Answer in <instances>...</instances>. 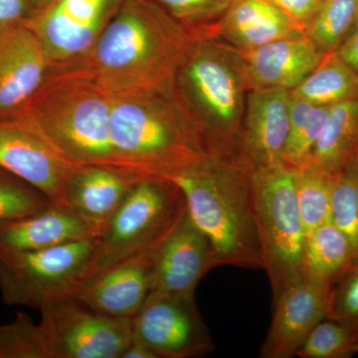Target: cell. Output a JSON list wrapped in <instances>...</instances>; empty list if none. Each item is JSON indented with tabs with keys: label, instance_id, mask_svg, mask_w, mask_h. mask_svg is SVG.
<instances>
[{
	"label": "cell",
	"instance_id": "f1b7e54d",
	"mask_svg": "<svg viewBox=\"0 0 358 358\" xmlns=\"http://www.w3.org/2000/svg\"><path fill=\"white\" fill-rule=\"evenodd\" d=\"M357 353V329L338 320L324 319L313 329L296 357L350 358Z\"/></svg>",
	"mask_w": 358,
	"mask_h": 358
},
{
	"label": "cell",
	"instance_id": "ba28073f",
	"mask_svg": "<svg viewBox=\"0 0 358 358\" xmlns=\"http://www.w3.org/2000/svg\"><path fill=\"white\" fill-rule=\"evenodd\" d=\"M96 237L26 252L0 253V296L8 307L40 310L74 296L90 277Z\"/></svg>",
	"mask_w": 358,
	"mask_h": 358
},
{
	"label": "cell",
	"instance_id": "8992f818",
	"mask_svg": "<svg viewBox=\"0 0 358 358\" xmlns=\"http://www.w3.org/2000/svg\"><path fill=\"white\" fill-rule=\"evenodd\" d=\"M186 209L185 194L173 181L154 176L141 178L96 237L90 277L129 257L157 249Z\"/></svg>",
	"mask_w": 358,
	"mask_h": 358
},
{
	"label": "cell",
	"instance_id": "277c9868",
	"mask_svg": "<svg viewBox=\"0 0 358 358\" xmlns=\"http://www.w3.org/2000/svg\"><path fill=\"white\" fill-rule=\"evenodd\" d=\"M169 180L185 194L190 217L208 238L220 266L263 268L251 171L239 157L208 154Z\"/></svg>",
	"mask_w": 358,
	"mask_h": 358
},
{
	"label": "cell",
	"instance_id": "836d02e7",
	"mask_svg": "<svg viewBox=\"0 0 358 358\" xmlns=\"http://www.w3.org/2000/svg\"><path fill=\"white\" fill-rule=\"evenodd\" d=\"M277 6L296 27L305 30L322 0H268Z\"/></svg>",
	"mask_w": 358,
	"mask_h": 358
},
{
	"label": "cell",
	"instance_id": "ffe728a7",
	"mask_svg": "<svg viewBox=\"0 0 358 358\" xmlns=\"http://www.w3.org/2000/svg\"><path fill=\"white\" fill-rule=\"evenodd\" d=\"M208 30L211 37L249 51L301 29L268 0H232Z\"/></svg>",
	"mask_w": 358,
	"mask_h": 358
},
{
	"label": "cell",
	"instance_id": "603a6c76",
	"mask_svg": "<svg viewBox=\"0 0 358 358\" xmlns=\"http://www.w3.org/2000/svg\"><path fill=\"white\" fill-rule=\"evenodd\" d=\"M358 155V98L329 107L308 166L334 176Z\"/></svg>",
	"mask_w": 358,
	"mask_h": 358
},
{
	"label": "cell",
	"instance_id": "6da1fadb",
	"mask_svg": "<svg viewBox=\"0 0 358 358\" xmlns=\"http://www.w3.org/2000/svg\"><path fill=\"white\" fill-rule=\"evenodd\" d=\"M204 35L154 0H120L91 51L67 69L82 71L113 95L167 91Z\"/></svg>",
	"mask_w": 358,
	"mask_h": 358
},
{
	"label": "cell",
	"instance_id": "9a60e30c",
	"mask_svg": "<svg viewBox=\"0 0 358 358\" xmlns=\"http://www.w3.org/2000/svg\"><path fill=\"white\" fill-rule=\"evenodd\" d=\"M49 73L43 45L24 21L0 28V119L22 109Z\"/></svg>",
	"mask_w": 358,
	"mask_h": 358
},
{
	"label": "cell",
	"instance_id": "d6a6232c",
	"mask_svg": "<svg viewBox=\"0 0 358 358\" xmlns=\"http://www.w3.org/2000/svg\"><path fill=\"white\" fill-rule=\"evenodd\" d=\"M176 20L193 28L217 21L232 0H154Z\"/></svg>",
	"mask_w": 358,
	"mask_h": 358
},
{
	"label": "cell",
	"instance_id": "5b68a950",
	"mask_svg": "<svg viewBox=\"0 0 358 358\" xmlns=\"http://www.w3.org/2000/svg\"><path fill=\"white\" fill-rule=\"evenodd\" d=\"M174 89L208 154L237 157L248 87L239 51L204 35L179 68Z\"/></svg>",
	"mask_w": 358,
	"mask_h": 358
},
{
	"label": "cell",
	"instance_id": "7a4b0ae2",
	"mask_svg": "<svg viewBox=\"0 0 358 358\" xmlns=\"http://www.w3.org/2000/svg\"><path fill=\"white\" fill-rule=\"evenodd\" d=\"M110 141L117 169L171 179L208 155L176 89L114 95Z\"/></svg>",
	"mask_w": 358,
	"mask_h": 358
},
{
	"label": "cell",
	"instance_id": "52a82bcc",
	"mask_svg": "<svg viewBox=\"0 0 358 358\" xmlns=\"http://www.w3.org/2000/svg\"><path fill=\"white\" fill-rule=\"evenodd\" d=\"M257 232L273 296L303 278L306 232L296 204L294 171L286 164L251 173Z\"/></svg>",
	"mask_w": 358,
	"mask_h": 358
},
{
	"label": "cell",
	"instance_id": "ac0fdd59",
	"mask_svg": "<svg viewBox=\"0 0 358 358\" xmlns=\"http://www.w3.org/2000/svg\"><path fill=\"white\" fill-rule=\"evenodd\" d=\"M238 51L248 90L292 91L315 69L324 56L303 30L253 50Z\"/></svg>",
	"mask_w": 358,
	"mask_h": 358
},
{
	"label": "cell",
	"instance_id": "9c48e42d",
	"mask_svg": "<svg viewBox=\"0 0 358 358\" xmlns=\"http://www.w3.org/2000/svg\"><path fill=\"white\" fill-rule=\"evenodd\" d=\"M40 313L51 358H121L133 341V320L103 315L73 296Z\"/></svg>",
	"mask_w": 358,
	"mask_h": 358
},
{
	"label": "cell",
	"instance_id": "d6986e66",
	"mask_svg": "<svg viewBox=\"0 0 358 358\" xmlns=\"http://www.w3.org/2000/svg\"><path fill=\"white\" fill-rule=\"evenodd\" d=\"M143 176L110 167H80L68 181L65 206L100 234L131 188Z\"/></svg>",
	"mask_w": 358,
	"mask_h": 358
},
{
	"label": "cell",
	"instance_id": "d590c367",
	"mask_svg": "<svg viewBox=\"0 0 358 358\" xmlns=\"http://www.w3.org/2000/svg\"><path fill=\"white\" fill-rule=\"evenodd\" d=\"M334 54L358 78V25Z\"/></svg>",
	"mask_w": 358,
	"mask_h": 358
},
{
	"label": "cell",
	"instance_id": "f546056e",
	"mask_svg": "<svg viewBox=\"0 0 358 358\" xmlns=\"http://www.w3.org/2000/svg\"><path fill=\"white\" fill-rule=\"evenodd\" d=\"M0 358H51L41 324L21 312L13 322L0 324Z\"/></svg>",
	"mask_w": 358,
	"mask_h": 358
},
{
	"label": "cell",
	"instance_id": "3957f363",
	"mask_svg": "<svg viewBox=\"0 0 358 358\" xmlns=\"http://www.w3.org/2000/svg\"><path fill=\"white\" fill-rule=\"evenodd\" d=\"M114 95L82 71H51L13 117L78 167L117 169L110 141Z\"/></svg>",
	"mask_w": 358,
	"mask_h": 358
},
{
	"label": "cell",
	"instance_id": "7402d4cb",
	"mask_svg": "<svg viewBox=\"0 0 358 358\" xmlns=\"http://www.w3.org/2000/svg\"><path fill=\"white\" fill-rule=\"evenodd\" d=\"M355 260L348 238L331 221L306 237L303 278L315 286L331 291Z\"/></svg>",
	"mask_w": 358,
	"mask_h": 358
},
{
	"label": "cell",
	"instance_id": "484cf974",
	"mask_svg": "<svg viewBox=\"0 0 358 358\" xmlns=\"http://www.w3.org/2000/svg\"><path fill=\"white\" fill-rule=\"evenodd\" d=\"M358 25V0H322L305 31L322 54L334 53Z\"/></svg>",
	"mask_w": 358,
	"mask_h": 358
},
{
	"label": "cell",
	"instance_id": "7c38bea8",
	"mask_svg": "<svg viewBox=\"0 0 358 358\" xmlns=\"http://www.w3.org/2000/svg\"><path fill=\"white\" fill-rule=\"evenodd\" d=\"M78 169L20 120L0 119V169L36 188L52 204L65 206L66 187Z\"/></svg>",
	"mask_w": 358,
	"mask_h": 358
},
{
	"label": "cell",
	"instance_id": "2e32d148",
	"mask_svg": "<svg viewBox=\"0 0 358 358\" xmlns=\"http://www.w3.org/2000/svg\"><path fill=\"white\" fill-rule=\"evenodd\" d=\"M155 250L103 268L81 285L73 298L110 317L133 319L152 291Z\"/></svg>",
	"mask_w": 358,
	"mask_h": 358
},
{
	"label": "cell",
	"instance_id": "4316f807",
	"mask_svg": "<svg viewBox=\"0 0 358 358\" xmlns=\"http://www.w3.org/2000/svg\"><path fill=\"white\" fill-rule=\"evenodd\" d=\"M294 171L296 204L307 237L331 221L333 176L310 166Z\"/></svg>",
	"mask_w": 358,
	"mask_h": 358
},
{
	"label": "cell",
	"instance_id": "83f0119b",
	"mask_svg": "<svg viewBox=\"0 0 358 358\" xmlns=\"http://www.w3.org/2000/svg\"><path fill=\"white\" fill-rule=\"evenodd\" d=\"M331 221L348 238L358 259V155L333 176Z\"/></svg>",
	"mask_w": 358,
	"mask_h": 358
},
{
	"label": "cell",
	"instance_id": "8d00e7d4",
	"mask_svg": "<svg viewBox=\"0 0 358 358\" xmlns=\"http://www.w3.org/2000/svg\"><path fill=\"white\" fill-rule=\"evenodd\" d=\"M121 358H157L147 346L138 341H131L128 348L122 353Z\"/></svg>",
	"mask_w": 358,
	"mask_h": 358
},
{
	"label": "cell",
	"instance_id": "74e56055",
	"mask_svg": "<svg viewBox=\"0 0 358 358\" xmlns=\"http://www.w3.org/2000/svg\"><path fill=\"white\" fill-rule=\"evenodd\" d=\"M46 1H47V0H39L38 6H39V4L44 3V2H46Z\"/></svg>",
	"mask_w": 358,
	"mask_h": 358
},
{
	"label": "cell",
	"instance_id": "cb8c5ba5",
	"mask_svg": "<svg viewBox=\"0 0 358 358\" xmlns=\"http://www.w3.org/2000/svg\"><path fill=\"white\" fill-rule=\"evenodd\" d=\"M294 98L313 106L331 107L358 98V78L336 54H326L315 69L291 91Z\"/></svg>",
	"mask_w": 358,
	"mask_h": 358
},
{
	"label": "cell",
	"instance_id": "44dd1931",
	"mask_svg": "<svg viewBox=\"0 0 358 358\" xmlns=\"http://www.w3.org/2000/svg\"><path fill=\"white\" fill-rule=\"evenodd\" d=\"M96 237V231L68 207L50 204L31 215L0 222V253L34 251Z\"/></svg>",
	"mask_w": 358,
	"mask_h": 358
},
{
	"label": "cell",
	"instance_id": "8fae6325",
	"mask_svg": "<svg viewBox=\"0 0 358 358\" xmlns=\"http://www.w3.org/2000/svg\"><path fill=\"white\" fill-rule=\"evenodd\" d=\"M133 341L157 358H197L215 350L194 296L150 292L133 317Z\"/></svg>",
	"mask_w": 358,
	"mask_h": 358
},
{
	"label": "cell",
	"instance_id": "d4e9b609",
	"mask_svg": "<svg viewBox=\"0 0 358 358\" xmlns=\"http://www.w3.org/2000/svg\"><path fill=\"white\" fill-rule=\"evenodd\" d=\"M329 107L313 106L291 95L289 131L282 162L293 169L307 166L320 138Z\"/></svg>",
	"mask_w": 358,
	"mask_h": 358
},
{
	"label": "cell",
	"instance_id": "5bb4252c",
	"mask_svg": "<svg viewBox=\"0 0 358 358\" xmlns=\"http://www.w3.org/2000/svg\"><path fill=\"white\" fill-rule=\"evenodd\" d=\"M219 266L210 241L186 209L176 228L155 250L150 292L194 296L202 278Z\"/></svg>",
	"mask_w": 358,
	"mask_h": 358
},
{
	"label": "cell",
	"instance_id": "e575fe53",
	"mask_svg": "<svg viewBox=\"0 0 358 358\" xmlns=\"http://www.w3.org/2000/svg\"><path fill=\"white\" fill-rule=\"evenodd\" d=\"M31 0H0V28L17 24L27 20Z\"/></svg>",
	"mask_w": 358,
	"mask_h": 358
},
{
	"label": "cell",
	"instance_id": "30bf717a",
	"mask_svg": "<svg viewBox=\"0 0 358 358\" xmlns=\"http://www.w3.org/2000/svg\"><path fill=\"white\" fill-rule=\"evenodd\" d=\"M120 0H47L24 20L38 36L51 71L67 69L86 57Z\"/></svg>",
	"mask_w": 358,
	"mask_h": 358
},
{
	"label": "cell",
	"instance_id": "4fadbf2b",
	"mask_svg": "<svg viewBox=\"0 0 358 358\" xmlns=\"http://www.w3.org/2000/svg\"><path fill=\"white\" fill-rule=\"evenodd\" d=\"M289 90H249L237 154L251 173L284 164L289 131Z\"/></svg>",
	"mask_w": 358,
	"mask_h": 358
},
{
	"label": "cell",
	"instance_id": "1f68e13d",
	"mask_svg": "<svg viewBox=\"0 0 358 358\" xmlns=\"http://www.w3.org/2000/svg\"><path fill=\"white\" fill-rule=\"evenodd\" d=\"M327 319L343 322L358 331V259L329 292Z\"/></svg>",
	"mask_w": 358,
	"mask_h": 358
},
{
	"label": "cell",
	"instance_id": "e0dca14e",
	"mask_svg": "<svg viewBox=\"0 0 358 358\" xmlns=\"http://www.w3.org/2000/svg\"><path fill=\"white\" fill-rule=\"evenodd\" d=\"M329 292L303 279L275 296L272 322L259 357L296 355L313 329L327 319Z\"/></svg>",
	"mask_w": 358,
	"mask_h": 358
},
{
	"label": "cell",
	"instance_id": "4dcf8cb0",
	"mask_svg": "<svg viewBox=\"0 0 358 358\" xmlns=\"http://www.w3.org/2000/svg\"><path fill=\"white\" fill-rule=\"evenodd\" d=\"M50 204L36 188L0 169V222L31 215Z\"/></svg>",
	"mask_w": 358,
	"mask_h": 358
}]
</instances>
